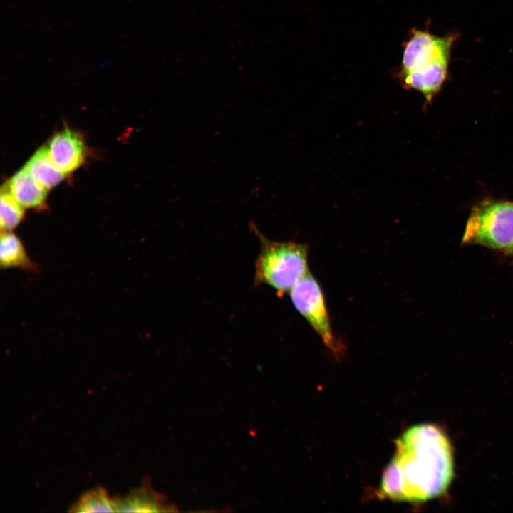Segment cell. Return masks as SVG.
I'll use <instances>...</instances> for the list:
<instances>
[{"mask_svg": "<svg viewBox=\"0 0 513 513\" xmlns=\"http://www.w3.org/2000/svg\"><path fill=\"white\" fill-rule=\"evenodd\" d=\"M24 207L14 198L6 187L0 197V224L1 232H11L21 222Z\"/></svg>", "mask_w": 513, "mask_h": 513, "instance_id": "7c38bea8", "label": "cell"}, {"mask_svg": "<svg viewBox=\"0 0 513 513\" xmlns=\"http://www.w3.org/2000/svg\"><path fill=\"white\" fill-rule=\"evenodd\" d=\"M5 187L24 208H36L45 202L47 190L24 167L5 185Z\"/></svg>", "mask_w": 513, "mask_h": 513, "instance_id": "52a82bcc", "label": "cell"}, {"mask_svg": "<svg viewBox=\"0 0 513 513\" xmlns=\"http://www.w3.org/2000/svg\"><path fill=\"white\" fill-rule=\"evenodd\" d=\"M290 298L296 311L309 322L325 345L334 352L341 349L331 328L323 291L309 271L290 290Z\"/></svg>", "mask_w": 513, "mask_h": 513, "instance_id": "5b68a950", "label": "cell"}, {"mask_svg": "<svg viewBox=\"0 0 513 513\" xmlns=\"http://www.w3.org/2000/svg\"><path fill=\"white\" fill-rule=\"evenodd\" d=\"M69 512H116L115 499H111L104 489L96 487L81 495L78 500L71 507Z\"/></svg>", "mask_w": 513, "mask_h": 513, "instance_id": "8fae6325", "label": "cell"}, {"mask_svg": "<svg viewBox=\"0 0 513 513\" xmlns=\"http://www.w3.org/2000/svg\"><path fill=\"white\" fill-rule=\"evenodd\" d=\"M1 269L17 268L36 271L38 265L29 257L21 240L12 232H1L0 239Z\"/></svg>", "mask_w": 513, "mask_h": 513, "instance_id": "9c48e42d", "label": "cell"}, {"mask_svg": "<svg viewBox=\"0 0 513 513\" xmlns=\"http://www.w3.org/2000/svg\"><path fill=\"white\" fill-rule=\"evenodd\" d=\"M47 147L53 163L65 174L76 170L84 161V142L78 133L69 128L56 133Z\"/></svg>", "mask_w": 513, "mask_h": 513, "instance_id": "8992f818", "label": "cell"}, {"mask_svg": "<svg viewBox=\"0 0 513 513\" xmlns=\"http://www.w3.org/2000/svg\"><path fill=\"white\" fill-rule=\"evenodd\" d=\"M116 512H163L176 511L168 504L164 497L148 485L138 487L123 498L115 499Z\"/></svg>", "mask_w": 513, "mask_h": 513, "instance_id": "ba28073f", "label": "cell"}, {"mask_svg": "<svg viewBox=\"0 0 513 513\" xmlns=\"http://www.w3.org/2000/svg\"><path fill=\"white\" fill-rule=\"evenodd\" d=\"M395 446L382 475L383 496L394 501L422 502L447 490L454 475V457L442 429L431 423L415 425L395 440Z\"/></svg>", "mask_w": 513, "mask_h": 513, "instance_id": "6da1fadb", "label": "cell"}, {"mask_svg": "<svg viewBox=\"0 0 513 513\" xmlns=\"http://www.w3.org/2000/svg\"><path fill=\"white\" fill-rule=\"evenodd\" d=\"M462 244L513 253V202L483 201L473 207Z\"/></svg>", "mask_w": 513, "mask_h": 513, "instance_id": "277c9868", "label": "cell"}, {"mask_svg": "<svg viewBox=\"0 0 513 513\" xmlns=\"http://www.w3.org/2000/svg\"><path fill=\"white\" fill-rule=\"evenodd\" d=\"M24 167L37 182L47 190L58 185L66 175L53 163L47 147L39 148Z\"/></svg>", "mask_w": 513, "mask_h": 513, "instance_id": "30bf717a", "label": "cell"}, {"mask_svg": "<svg viewBox=\"0 0 513 513\" xmlns=\"http://www.w3.org/2000/svg\"><path fill=\"white\" fill-rule=\"evenodd\" d=\"M250 228L259 237L261 250L255 262L254 284L267 285L282 296L308 272V247L294 242L266 238L253 222Z\"/></svg>", "mask_w": 513, "mask_h": 513, "instance_id": "3957f363", "label": "cell"}, {"mask_svg": "<svg viewBox=\"0 0 513 513\" xmlns=\"http://www.w3.org/2000/svg\"><path fill=\"white\" fill-rule=\"evenodd\" d=\"M458 34H432L428 28L410 30L403 44L399 69L395 73L402 87L415 90L430 103L447 78L452 47Z\"/></svg>", "mask_w": 513, "mask_h": 513, "instance_id": "7a4b0ae2", "label": "cell"}]
</instances>
